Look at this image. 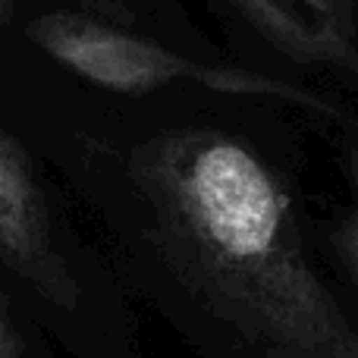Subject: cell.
<instances>
[{"label":"cell","instance_id":"6","mask_svg":"<svg viewBox=\"0 0 358 358\" xmlns=\"http://www.w3.org/2000/svg\"><path fill=\"white\" fill-rule=\"evenodd\" d=\"M0 358H31L10 308H6V299H0Z\"/></svg>","mask_w":358,"mask_h":358},{"label":"cell","instance_id":"7","mask_svg":"<svg viewBox=\"0 0 358 358\" xmlns=\"http://www.w3.org/2000/svg\"><path fill=\"white\" fill-rule=\"evenodd\" d=\"M13 6H16V0H0V25H6L13 19Z\"/></svg>","mask_w":358,"mask_h":358},{"label":"cell","instance_id":"1","mask_svg":"<svg viewBox=\"0 0 358 358\" xmlns=\"http://www.w3.org/2000/svg\"><path fill=\"white\" fill-rule=\"evenodd\" d=\"M167 258L258 358H358V324L311 267L277 170L217 129L167 132L129 157Z\"/></svg>","mask_w":358,"mask_h":358},{"label":"cell","instance_id":"4","mask_svg":"<svg viewBox=\"0 0 358 358\" xmlns=\"http://www.w3.org/2000/svg\"><path fill=\"white\" fill-rule=\"evenodd\" d=\"M271 48L296 63L358 73L352 0H229Z\"/></svg>","mask_w":358,"mask_h":358},{"label":"cell","instance_id":"2","mask_svg":"<svg viewBox=\"0 0 358 358\" xmlns=\"http://www.w3.org/2000/svg\"><path fill=\"white\" fill-rule=\"evenodd\" d=\"M25 38L73 76L117 94H145L164 85H176V82H195V85L214 88V92L252 94V98L261 94V98H280L299 107L334 113V107H327L315 94L296 85H286V82L261 73H245V69L195 63L164 44L132 35L129 29L82 16V13L35 16L25 25Z\"/></svg>","mask_w":358,"mask_h":358},{"label":"cell","instance_id":"3","mask_svg":"<svg viewBox=\"0 0 358 358\" xmlns=\"http://www.w3.org/2000/svg\"><path fill=\"white\" fill-rule=\"evenodd\" d=\"M0 261L57 308L79 305L57 220L29 151L0 126Z\"/></svg>","mask_w":358,"mask_h":358},{"label":"cell","instance_id":"5","mask_svg":"<svg viewBox=\"0 0 358 358\" xmlns=\"http://www.w3.org/2000/svg\"><path fill=\"white\" fill-rule=\"evenodd\" d=\"M346 185H349V208L334 229V245L349 280L358 286V145L346 151Z\"/></svg>","mask_w":358,"mask_h":358},{"label":"cell","instance_id":"8","mask_svg":"<svg viewBox=\"0 0 358 358\" xmlns=\"http://www.w3.org/2000/svg\"><path fill=\"white\" fill-rule=\"evenodd\" d=\"M110 3H113V6H117V10H120V13H126V10H129V6H126V3H129V0H110Z\"/></svg>","mask_w":358,"mask_h":358}]
</instances>
